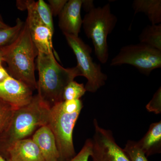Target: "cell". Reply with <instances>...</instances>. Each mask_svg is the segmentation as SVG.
I'll list each match as a JSON object with an SVG mask.
<instances>
[{
	"mask_svg": "<svg viewBox=\"0 0 161 161\" xmlns=\"http://www.w3.org/2000/svg\"><path fill=\"white\" fill-rule=\"evenodd\" d=\"M9 26H8L7 24H6V23H4L3 19H2V18L1 17V16H0V29H1V28H7V27H9Z\"/></svg>",
	"mask_w": 161,
	"mask_h": 161,
	"instance_id": "28",
	"label": "cell"
},
{
	"mask_svg": "<svg viewBox=\"0 0 161 161\" xmlns=\"http://www.w3.org/2000/svg\"><path fill=\"white\" fill-rule=\"evenodd\" d=\"M82 0H69L59 15V26L63 34L78 36L82 25Z\"/></svg>",
	"mask_w": 161,
	"mask_h": 161,
	"instance_id": "12",
	"label": "cell"
},
{
	"mask_svg": "<svg viewBox=\"0 0 161 161\" xmlns=\"http://www.w3.org/2000/svg\"><path fill=\"white\" fill-rule=\"evenodd\" d=\"M86 92L83 84L79 83L75 80L70 81L64 90L63 101L77 100L85 94Z\"/></svg>",
	"mask_w": 161,
	"mask_h": 161,
	"instance_id": "19",
	"label": "cell"
},
{
	"mask_svg": "<svg viewBox=\"0 0 161 161\" xmlns=\"http://www.w3.org/2000/svg\"><path fill=\"white\" fill-rule=\"evenodd\" d=\"M0 161H10L9 160L3 157V156L0 154Z\"/></svg>",
	"mask_w": 161,
	"mask_h": 161,
	"instance_id": "29",
	"label": "cell"
},
{
	"mask_svg": "<svg viewBox=\"0 0 161 161\" xmlns=\"http://www.w3.org/2000/svg\"><path fill=\"white\" fill-rule=\"evenodd\" d=\"M55 56L53 53H38L37 57V95L49 108L63 101L64 90L70 81L82 76L77 66L65 68L58 63Z\"/></svg>",
	"mask_w": 161,
	"mask_h": 161,
	"instance_id": "1",
	"label": "cell"
},
{
	"mask_svg": "<svg viewBox=\"0 0 161 161\" xmlns=\"http://www.w3.org/2000/svg\"><path fill=\"white\" fill-rule=\"evenodd\" d=\"M9 76L8 71L3 67L2 64H0V83L4 81Z\"/></svg>",
	"mask_w": 161,
	"mask_h": 161,
	"instance_id": "26",
	"label": "cell"
},
{
	"mask_svg": "<svg viewBox=\"0 0 161 161\" xmlns=\"http://www.w3.org/2000/svg\"><path fill=\"white\" fill-rule=\"evenodd\" d=\"M49 6L53 16H59L67 3V0H48Z\"/></svg>",
	"mask_w": 161,
	"mask_h": 161,
	"instance_id": "24",
	"label": "cell"
},
{
	"mask_svg": "<svg viewBox=\"0 0 161 161\" xmlns=\"http://www.w3.org/2000/svg\"><path fill=\"white\" fill-rule=\"evenodd\" d=\"M132 7L134 10V15L138 13H143L152 25L160 24L161 0H135L132 3Z\"/></svg>",
	"mask_w": 161,
	"mask_h": 161,
	"instance_id": "15",
	"label": "cell"
},
{
	"mask_svg": "<svg viewBox=\"0 0 161 161\" xmlns=\"http://www.w3.org/2000/svg\"><path fill=\"white\" fill-rule=\"evenodd\" d=\"M92 139H87L80 152L69 161H88L92 155Z\"/></svg>",
	"mask_w": 161,
	"mask_h": 161,
	"instance_id": "22",
	"label": "cell"
},
{
	"mask_svg": "<svg viewBox=\"0 0 161 161\" xmlns=\"http://www.w3.org/2000/svg\"><path fill=\"white\" fill-rule=\"evenodd\" d=\"M140 43H145L161 51V24L148 25L139 36Z\"/></svg>",
	"mask_w": 161,
	"mask_h": 161,
	"instance_id": "16",
	"label": "cell"
},
{
	"mask_svg": "<svg viewBox=\"0 0 161 161\" xmlns=\"http://www.w3.org/2000/svg\"><path fill=\"white\" fill-rule=\"evenodd\" d=\"M45 161H59V153L54 136L47 125L40 127L31 138Z\"/></svg>",
	"mask_w": 161,
	"mask_h": 161,
	"instance_id": "13",
	"label": "cell"
},
{
	"mask_svg": "<svg viewBox=\"0 0 161 161\" xmlns=\"http://www.w3.org/2000/svg\"><path fill=\"white\" fill-rule=\"evenodd\" d=\"M35 8L42 22L54 33L53 15L48 4L43 0H39L37 2H35Z\"/></svg>",
	"mask_w": 161,
	"mask_h": 161,
	"instance_id": "18",
	"label": "cell"
},
{
	"mask_svg": "<svg viewBox=\"0 0 161 161\" xmlns=\"http://www.w3.org/2000/svg\"><path fill=\"white\" fill-rule=\"evenodd\" d=\"M132 65L145 75L161 67V51L145 43L130 44L122 47L111 60L110 65Z\"/></svg>",
	"mask_w": 161,
	"mask_h": 161,
	"instance_id": "7",
	"label": "cell"
},
{
	"mask_svg": "<svg viewBox=\"0 0 161 161\" xmlns=\"http://www.w3.org/2000/svg\"><path fill=\"white\" fill-rule=\"evenodd\" d=\"M31 88L9 76L0 83V99L14 109L29 103L33 97Z\"/></svg>",
	"mask_w": 161,
	"mask_h": 161,
	"instance_id": "10",
	"label": "cell"
},
{
	"mask_svg": "<svg viewBox=\"0 0 161 161\" xmlns=\"http://www.w3.org/2000/svg\"><path fill=\"white\" fill-rule=\"evenodd\" d=\"M34 1H26L28 25L31 39L37 48L38 53H54L53 45L54 33L42 22L35 8Z\"/></svg>",
	"mask_w": 161,
	"mask_h": 161,
	"instance_id": "9",
	"label": "cell"
},
{
	"mask_svg": "<svg viewBox=\"0 0 161 161\" xmlns=\"http://www.w3.org/2000/svg\"><path fill=\"white\" fill-rule=\"evenodd\" d=\"M146 108L149 112H153L156 114L161 113V87L155 92L151 100L147 106Z\"/></svg>",
	"mask_w": 161,
	"mask_h": 161,
	"instance_id": "23",
	"label": "cell"
},
{
	"mask_svg": "<svg viewBox=\"0 0 161 161\" xmlns=\"http://www.w3.org/2000/svg\"><path fill=\"white\" fill-rule=\"evenodd\" d=\"M123 150L130 161H149L137 142L135 141H128Z\"/></svg>",
	"mask_w": 161,
	"mask_h": 161,
	"instance_id": "20",
	"label": "cell"
},
{
	"mask_svg": "<svg viewBox=\"0 0 161 161\" xmlns=\"http://www.w3.org/2000/svg\"><path fill=\"white\" fill-rule=\"evenodd\" d=\"M69 45L75 55L77 67L82 76L86 78V92L95 93L105 84L107 75L102 71L100 64L93 61L92 48L78 36L64 34Z\"/></svg>",
	"mask_w": 161,
	"mask_h": 161,
	"instance_id": "6",
	"label": "cell"
},
{
	"mask_svg": "<svg viewBox=\"0 0 161 161\" xmlns=\"http://www.w3.org/2000/svg\"><path fill=\"white\" fill-rule=\"evenodd\" d=\"M49 109L37 94L29 103L14 109L8 125L0 134V153L17 141L29 138L38 129L46 125Z\"/></svg>",
	"mask_w": 161,
	"mask_h": 161,
	"instance_id": "4",
	"label": "cell"
},
{
	"mask_svg": "<svg viewBox=\"0 0 161 161\" xmlns=\"http://www.w3.org/2000/svg\"><path fill=\"white\" fill-rule=\"evenodd\" d=\"M3 62V58H2V53H1V50H0V64H2V62Z\"/></svg>",
	"mask_w": 161,
	"mask_h": 161,
	"instance_id": "30",
	"label": "cell"
},
{
	"mask_svg": "<svg viewBox=\"0 0 161 161\" xmlns=\"http://www.w3.org/2000/svg\"><path fill=\"white\" fill-rule=\"evenodd\" d=\"M137 143L147 157L160 153L161 121L151 124L147 133Z\"/></svg>",
	"mask_w": 161,
	"mask_h": 161,
	"instance_id": "14",
	"label": "cell"
},
{
	"mask_svg": "<svg viewBox=\"0 0 161 161\" xmlns=\"http://www.w3.org/2000/svg\"><path fill=\"white\" fill-rule=\"evenodd\" d=\"M17 6L19 9L25 10L26 9V1H18Z\"/></svg>",
	"mask_w": 161,
	"mask_h": 161,
	"instance_id": "27",
	"label": "cell"
},
{
	"mask_svg": "<svg viewBox=\"0 0 161 161\" xmlns=\"http://www.w3.org/2000/svg\"><path fill=\"white\" fill-rule=\"evenodd\" d=\"M117 22L116 16L112 13L109 3L102 7L93 8L87 13L82 19L84 31L92 40L97 59L106 64L109 58L108 39Z\"/></svg>",
	"mask_w": 161,
	"mask_h": 161,
	"instance_id": "5",
	"label": "cell"
},
{
	"mask_svg": "<svg viewBox=\"0 0 161 161\" xmlns=\"http://www.w3.org/2000/svg\"><path fill=\"white\" fill-rule=\"evenodd\" d=\"M82 7L87 13L95 7L92 0H82Z\"/></svg>",
	"mask_w": 161,
	"mask_h": 161,
	"instance_id": "25",
	"label": "cell"
},
{
	"mask_svg": "<svg viewBox=\"0 0 161 161\" xmlns=\"http://www.w3.org/2000/svg\"><path fill=\"white\" fill-rule=\"evenodd\" d=\"M25 22L18 19L14 26L0 29V47L6 46L14 41L19 35Z\"/></svg>",
	"mask_w": 161,
	"mask_h": 161,
	"instance_id": "17",
	"label": "cell"
},
{
	"mask_svg": "<svg viewBox=\"0 0 161 161\" xmlns=\"http://www.w3.org/2000/svg\"><path fill=\"white\" fill-rule=\"evenodd\" d=\"M0 50L3 62L8 65L9 75L33 91L36 90L35 60L38 51L32 40L26 21L17 38L10 44L0 47Z\"/></svg>",
	"mask_w": 161,
	"mask_h": 161,
	"instance_id": "2",
	"label": "cell"
},
{
	"mask_svg": "<svg viewBox=\"0 0 161 161\" xmlns=\"http://www.w3.org/2000/svg\"><path fill=\"white\" fill-rule=\"evenodd\" d=\"M83 104L80 99L63 101L49 109L46 125L53 133L59 161H69L76 155L73 134Z\"/></svg>",
	"mask_w": 161,
	"mask_h": 161,
	"instance_id": "3",
	"label": "cell"
},
{
	"mask_svg": "<svg viewBox=\"0 0 161 161\" xmlns=\"http://www.w3.org/2000/svg\"><path fill=\"white\" fill-rule=\"evenodd\" d=\"M0 154L10 161H45L37 146L30 138L15 142Z\"/></svg>",
	"mask_w": 161,
	"mask_h": 161,
	"instance_id": "11",
	"label": "cell"
},
{
	"mask_svg": "<svg viewBox=\"0 0 161 161\" xmlns=\"http://www.w3.org/2000/svg\"><path fill=\"white\" fill-rule=\"evenodd\" d=\"M14 109L9 104L0 99V134L8 125Z\"/></svg>",
	"mask_w": 161,
	"mask_h": 161,
	"instance_id": "21",
	"label": "cell"
},
{
	"mask_svg": "<svg viewBox=\"0 0 161 161\" xmlns=\"http://www.w3.org/2000/svg\"><path fill=\"white\" fill-rule=\"evenodd\" d=\"M95 132L92 139V157L93 161H130L123 149L115 142L112 131L93 121Z\"/></svg>",
	"mask_w": 161,
	"mask_h": 161,
	"instance_id": "8",
	"label": "cell"
}]
</instances>
